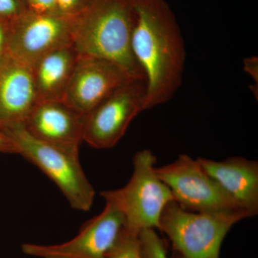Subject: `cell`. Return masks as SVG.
Returning <instances> with one entry per match:
<instances>
[{"label": "cell", "mask_w": 258, "mask_h": 258, "mask_svg": "<svg viewBox=\"0 0 258 258\" xmlns=\"http://www.w3.org/2000/svg\"><path fill=\"white\" fill-rule=\"evenodd\" d=\"M145 103L144 81H132L118 88L84 115L83 142L98 149L114 147L132 120L146 110Z\"/></svg>", "instance_id": "52a82bcc"}, {"label": "cell", "mask_w": 258, "mask_h": 258, "mask_svg": "<svg viewBox=\"0 0 258 258\" xmlns=\"http://www.w3.org/2000/svg\"><path fill=\"white\" fill-rule=\"evenodd\" d=\"M0 153L18 154V149L13 141L2 131H0Z\"/></svg>", "instance_id": "44dd1931"}, {"label": "cell", "mask_w": 258, "mask_h": 258, "mask_svg": "<svg viewBox=\"0 0 258 258\" xmlns=\"http://www.w3.org/2000/svg\"><path fill=\"white\" fill-rule=\"evenodd\" d=\"M14 142L20 154L36 166L60 189L75 210L87 212L96 191L80 163L79 152L69 150L32 137L23 125L5 132Z\"/></svg>", "instance_id": "5b68a950"}, {"label": "cell", "mask_w": 258, "mask_h": 258, "mask_svg": "<svg viewBox=\"0 0 258 258\" xmlns=\"http://www.w3.org/2000/svg\"><path fill=\"white\" fill-rule=\"evenodd\" d=\"M91 0H56V13L76 18L86 9Z\"/></svg>", "instance_id": "e0dca14e"}, {"label": "cell", "mask_w": 258, "mask_h": 258, "mask_svg": "<svg viewBox=\"0 0 258 258\" xmlns=\"http://www.w3.org/2000/svg\"><path fill=\"white\" fill-rule=\"evenodd\" d=\"M37 102L32 66L8 53L0 60V131L24 125Z\"/></svg>", "instance_id": "8fae6325"}, {"label": "cell", "mask_w": 258, "mask_h": 258, "mask_svg": "<svg viewBox=\"0 0 258 258\" xmlns=\"http://www.w3.org/2000/svg\"><path fill=\"white\" fill-rule=\"evenodd\" d=\"M204 171L248 217L258 214V163L240 157L215 161L200 157Z\"/></svg>", "instance_id": "4fadbf2b"}, {"label": "cell", "mask_w": 258, "mask_h": 258, "mask_svg": "<svg viewBox=\"0 0 258 258\" xmlns=\"http://www.w3.org/2000/svg\"><path fill=\"white\" fill-rule=\"evenodd\" d=\"M139 240L144 258H168L164 242L154 229L142 231Z\"/></svg>", "instance_id": "2e32d148"}, {"label": "cell", "mask_w": 258, "mask_h": 258, "mask_svg": "<svg viewBox=\"0 0 258 258\" xmlns=\"http://www.w3.org/2000/svg\"><path fill=\"white\" fill-rule=\"evenodd\" d=\"M244 70L245 72L252 76L254 81L257 83L258 61L257 57H247L244 60Z\"/></svg>", "instance_id": "7402d4cb"}, {"label": "cell", "mask_w": 258, "mask_h": 258, "mask_svg": "<svg viewBox=\"0 0 258 258\" xmlns=\"http://www.w3.org/2000/svg\"><path fill=\"white\" fill-rule=\"evenodd\" d=\"M156 171L174 201L184 210L201 213L242 211L206 174L198 159L188 154H180L170 164L156 167Z\"/></svg>", "instance_id": "8992f818"}, {"label": "cell", "mask_w": 258, "mask_h": 258, "mask_svg": "<svg viewBox=\"0 0 258 258\" xmlns=\"http://www.w3.org/2000/svg\"><path fill=\"white\" fill-rule=\"evenodd\" d=\"M84 115L63 101H38L24 127L30 135L46 143L79 152L83 142Z\"/></svg>", "instance_id": "7c38bea8"}, {"label": "cell", "mask_w": 258, "mask_h": 258, "mask_svg": "<svg viewBox=\"0 0 258 258\" xmlns=\"http://www.w3.org/2000/svg\"><path fill=\"white\" fill-rule=\"evenodd\" d=\"M27 11L36 14H57L56 0H23Z\"/></svg>", "instance_id": "d6986e66"}, {"label": "cell", "mask_w": 258, "mask_h": 258, "mask_svg": "<svg viewBox=\"0 0 258 258\" xmlns=\"http://www.w3.org/2000/svg\"><path fill=\"white\" fill-rule=\"evenodd\" d=\"M105 202L101 213L86 222L72 240L52 245L23 244L24 253L37 258H107L124 227L125 218L115 205Z\"/></svg>", "instance_id": "9c48e42d"}, {"label": "cell", "mask_w": 258, "mask_h": 258, "mask_svg": "<svg viewBox=\"0 0 258 258\" xmlns=\"http://www.w3.org/2000/svg\"><path fill=\"white\" fill-rule=\"evenodd\" d=\"M132 81L137 80L110 61L79 56L62 101L78 113L86 115Z\"/></svg>", "instance_id": "30bf717a"}, {"label": "cell", "mask_w": 258, "mask_h": 258, "mask_svg": "<svg viewBox=\"0 0 258 258\" xmlns=\"http://www.w3.org/2000/svg\"><path fill=\"white\" fill-rule=\"evenodd\" d=\"M246 218L243 211H188L173 200L161 214L158 230L170 240L174 258H220L226 236Z\"/></svg>", "instance_id": "3957f363"}, {"label": "cell", "mask_w": 258, "mask_h": 258, "mask_svg": "<svg viewBox=\"0 0 258 258\" xmlns=\"http://www.w3.org/2000/svg\"><path fill=\"white\" fill-rule=\"evenodd\" d=\"M107 258H144L139 234L131 232L124 226Z\"/></svg>", "instance_id": "9a60e30c"}, {"label": "cell", "mask_w": 258, "mask_h": 258, "mask_svg": "<svg viewBox=\"0 0 258 258\" xmlns=\"http://www.w3.org/2000/svg\"><path fill=\"white\" fill-rule=\"evenodd\" d=\"M157 158L149 149L139 151L133 159V173L120 189L106 190L101 195L123 213L125 227L139 234L147 229H158L161 214L174 200L170 189L156 171Z\"/></svg>", "instance_id": "277c9868"}, {"label": "cell", "mask_w": 258, "mask_h": 258, "mask_svg": "<svg viewBox=\"0 0 258 258\" xmlns=\"http://www.w3.org/2000/svg\"><path fill=\"white\" fill-rule=\"evenodd\" d=\"M25 11L23 0H0V19L12 20Z\"/></svg>", "instance_id": "ac0fdd59"}, {"label": "cell", "mask_w": 258, "mask_h": 258, "mask_svg": "<svg viewBox=\"0 0 258 258\" xmlns=\"http://www.w3.org/2000/svg\"><path fill=\"white\" fill-rule=\"evenodd\" d=\"M11 20L0 19V60L9 53L8 45Z\"/></svg>", "instance_id": "ffe728a7"}, {"label": "cell", "mask_w": 258, "mask_h": 258, "mask_svg": "<svg viewBox=\"0 0 258 258\" xmlns=\"http://www.w3.org/2000/svg\"><path fill=\"white\" fill-rule=\"evenodd\" d=\"M132 53L146 84V110L171 100L182 82L186 50L175 16L164 0H133Z\"/></svg>", "instance_id": "6da1fadb"}, {"label": "cell", "mask_w": 258, "mask_h": 258, "mask_svg": "<svg viewBox=\"0 0 258 258\" xmlns=\"http://www.w3.org/2000/svg\"><path fill=\"white\" fill-rule=\"evenodd\" d=\"M78 57L72 45H66L49 52L33 64L38 101H62Z\"/></svg>", "instance_id": "5bb4252c"}, {"label": "cell", "mask_w": 258, "mask_h": 258, "mask_svg": "<svg viewBox=\"0 0 258 258\" xmlns=\"http://www.w3.org/2000/svg\"><path fill=\"white\" fill-rule=\"evenodd\" d=\"M133 0H91L75 20L72 45L79 56L110 61L145 82L132 50Z\"/></svg>", "instance_id": "7a4b0ae2"}, {"label": "cell", "mask_w": 258, "mask_h": 258, "mask_svg": "<svg viewBox=\"0 0 258 258\" xmlns=\"http://www.w3.org/2000/svg\"><path fill=\"white\" fill-rule=\"evenodd\" d=\"M76 18L26 10L11 20L8 52L32 67L49 52L72 45Z\"/></svg>", "instance_id": "ba28073f"}]
</instances>
